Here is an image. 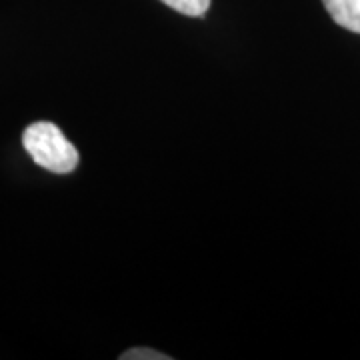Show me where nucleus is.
I'll return each mask as SVG.
<instances>
[{
    "label": "nucleus",
    "instance_id": "1",
    "mask_svg": "<svg viewBox=\"0 0 360 360\" xmlns=\"http://www.w3.org/2000/svg\"><path fill=\"white\" fill-rule=\"evenodd\" d=\"M22 146L39 167L54 174H68L78 167V150L52 122H34L22 134Z\"/></svg>",
    "mask_w": 360,
    "mask_h": 360
},
{
    "label": "nucleus",
    "instance_id": "2",
    "mask_svg": "<svg viewBox=\"0 0 360 360\" xmlns=\"http://www.w3.org/2000/svg\"><path fill=\"white\" fill-rule=\"evenodd\" d=\"M336 25L360 34V0H322Z\"/></svg>",
    "mask_w": 360,
    "mask_h": 360
},
{
    "label": "nucleus",
    "instance_id": "3",
    "mask_svg": "<svg viewBox=\"0 0 360 360\" xmlns=\"http://www.w3.org/2000/svg\"><path fill=\"white\" fill-rule=\"evenodd\" d=\"M172 11L184 14V16H205L212 4V0H160Z\"/></svg>",
    "mask_w": 360,
    "mask_h": 360
},
{
    "label": "nucleus",
    "instance_id": "4",
    "mask_svg": "<svg viewBox=\"0 0 360 360\" xmlns=\"http://www.w3.org/2000/svg\"><path fill=\"white\" fill-rule=\"evenodd\" d=\"M120 360H170L168 354H162L153 348H130L124 354L118 356Z\"/></svg>",
    "mask_w": 360,
    "mask_h": 360
}]
</instances>
